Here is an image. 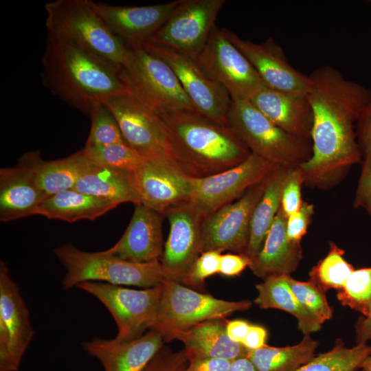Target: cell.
<instances>
[{
	"label": "cell",
	"instance_id": "6da1fadb",
	"mask_svg": "<svg viewBox=\"0 0 371 371\" xmlns=\"http://www.w3.org/2000/svg\"><path fill=\"white\" fill-rule=\"evenodd\" d=\"M308 76L312 153L299 166L305 181L323 184L360 161L355 126L371 105V91L330 66L317 68Z\"/></svg>",
	"mask_w": 371,
	"mask_h": 371
},
{
	"label": "cell",
	"instance_id": "7a4b0ae2",
	"mask_svg": "<svg viewBox=\"0 0 371 371\" xmlns=\"http://www.w3.org/2000/svg\"><path fill=\"white\" fill-rule=\"evenodd\" d=\"M41 76L52 93L88 115L110 98L128 92L121 70L48 35Z\"/></svg>",
	"mask_w": 371,
	"mask_h": 371
},
{
	"label": "cell",
	"instance_id": "3957f363",
	"mask_svg": "<svg viewBox=\"0 0 371 371\" xmlns=\"http://www.w3.org/2000/svg\"><path fill=\"white\" fill-rule=\"evenodd\" d=\"M160 117L189 177L219 173L240 164L251 154L229 124L188 111Z\"/></svg>",
	"mask_w": 371,
	"mask_h": 371
},
{
	"label": "cell",
	"instance_id": "277c9868",
	"mask_svg": "<svg viewBox=\"0 0 371 371\" xmlns=\"http://www.w3.org/2000/svg\"><path fill=\"white\" fill-rule=\"evenodd\" d=\"M50 36L121 70L129 49L94 11L90 0H56L45 5Z\"/></svg>",
	"mask_w": 371,
	"mask_h": 371
},
{
	"label": "cell",
	"instance_id": "5b68a950",
	"mask_svg": "<svg viewBox=\"0 0 371 371\" xmlns=\"http://www.w3.org/2000/svg\"><path fill=\"white\" fill-rule=\"evenodd\" d=\"M54 254L66 270L62 280L64 290L85 282L148 289L159 286L166 280L160 260L133 262L107 250L84 251L71 244L56 248Z\"/></svg>",
	"mask_w": 371,
	"mask_h": 371
},
{
	"label": "cell",
	"instance_id": "8992f818",
	"mask_svg": "<svg viewBox=\"0 0 371 371\" xmlns=\"http://www.w3.org/2000/svg\"><path fill=\"white\" fill-rule=\"evenodd\" d=\"M227 122L251 153L273 164L296 167L311 155L308 139L280 128L249 100L232 98Z\"/></svg>",
	"mask_w": 371,
	"mask_h": 371
},
{
	"label": "cell",
	"instance_id": "52a82bcc",
	"mask_svg": "<svg viewBox=\"0 0 371 371\" xmlns=\"http://www.w3.org/2000/svg\"><path fill=\"white\" fill-rule=\"evenodd\" d=\"M128 49L121 76L131 94L159 116L184 111L197 113L164 60L143 45Z\"/></svg>",
	"mask_w": 371,
	"mask_h": 371
},
{
	"label": "cell",
	"instance_id": "ba28073f",
	"mask_svg": "<svg viewBox=\"0 0 371 371\" xmlns=\"http://www.w3.org/2000/svg\"><path fill=\"white\" fill-rule=\"evenodd\" d=\"M249 300L227 301L196 291L170 280L162 282V293L156 321L150 330L157 332L164 342L201 322L225 319L236 311L248 310Z\"/></svg>",
	"mask_w": 371,
	"mask_h": 371
},
{
	"label": "cell",
	"instance_id": "9c48e42d",
	"mask_svg": "<svg viewBox=\"0 0 371 371\" xmlns=\"http://www.w3.org/2000/svg\"><path fill=\"white\" fill-rule=\"evenodd\" d=\"M104 104L113 115L124 142L130 147L149 161L165 164L187 175L159 115L129 92L113 96Z\"/></svg>",
	"mask_w": 371,
	"mask_h": 371
},
{
	"label": "cell",
	"instance_id": "30bf717a",
	"mask_svg": "<svg viewBox=\"0 0 371 371\" xmlns=\"http://www.w3.org/2000/svg\"><path fill=\"white\" fill-rule=\"evenodd\" d=\"M76 287L97 298L109 311L117 328L115 339L118 341L142 337L156 321L162 284L140 290L99 282H85Z\"/></svg>",
	"mask_w": 371,
	"mask_h": 371
},
{
	"label": "cell",
	"instance_id": "8fae6325",
	"mask_svg": "<svg viewBox=\"0 0 371 371\" xmlns=\"http://www.w3.org/2000/svg\"><path fill=\"white\" fill-rule=\"evenodd\" d=\"M196 61L232 99L250 100L267 87L251 63L230 41L225 29L214 26Z\"/></svg>",
	"mask_w": 371,
	"mask_h": 371
},
{
	"label": "cell",
	"instance_id": "7c38bea8",
	"mask_svg": "<svg viewBox=\"0 0 371 371\" xmlns=\"http://www.w3.org/2000/svg\"><path fill=\"white\" fill-rule=\"evenodd\" d=\"M225 3V0H179L164 23L146 43L196 60Z\"/></svg>",
	"mask_w": 371,
	"mask_h": 371
},
{
	"label": "cell",
	"instance_id": "4fadbf2b",
	"mask_svg": "<svg viewBox=\"0 0 371 371\" xmlns=\"http://www.w3.org/2000/svg\"><path fill=\"white\" fill-rule=\"evenodd\" d=\"M142 45L171 67L199 114L228 124L232 98L223 86L207 75L196 59L163 46L149 43Z\"/></svg>",
	"mask_w": 371,
	"mask_h": 371
},
{
	"label": "cell",
	"instance_id": "5bb4252c",
	"mask_svg": "<svg viewBox=\"0 0 371 371\" xmlns=\"http://www.w3.org/2000/svg\"><path fill=\"white\" fill-rule=\"evenodd\" d=\"M267 179L248 189L236 201L206 216L202 225L201 253L229 251L245 254L253 212L261 198Z\"/></svg>",
	"mask_w": 371,
	"mask_h": 371
},
{
	"label": "cell",
	"instance_id": "9a60e30c",
	"mask_svg": "<svg viewBox=\"0 0 371 371\" xmlns=\"http://www.w3.org/2000/svg\"><path fill=\"white\" fill-rule=\"evenodd\" d=\"M34 335L30 313L4 261L0 262V371H17Z\"/></svg>",
	"mask_w": 371,
	"mask_h": 371
},
{
	"label": "cell",
	"instance_id": "2e32d148",
	"mask_svg": "<svg viewBox=\"0 0 371 371\" xmlns=\"http://www.w3.org/2000/svg\"><path fill=\"white\" fill-rule=\"evenodd\" d=\"M276 166L251 153L232 168L207 177H194L189 202L206 216L266 179Z\"/></svg>",
	"mask_w": 371,
	"mask_h": 371
},
{
	"label": "cell",
	"instance_id": "e0dca14e",
	"mask_svg": "<svg viewBox=\"0 0 371 371\" xmlns=\"http://www.w3.org/2000/svg\"><path fill=\"white\" fill-rule=\"evenodd\" d=\"M170 232L160 259L166 280L181 283L201 254L202 225L205 216L190 202L166 213Z\"/></svg>",
	"mask_w": 371,
	"mask_h": 371
},
{
	"label": "cell",
	"instance_id": "ac0fdd59",
	"mask_svg": "<svg viewBox=\"0 0 371 371\" xmlns=\"http://www.w3.org/2000/svg\"><path fill=\"white\" fill-rule=\"evenodd\" d=\"M230 41L251 63L267 86L273 90L306 95L310 78L295 69L273 38L256 43L226 30Z\"/></svg>",
	"mask_w": 371,
	"mask_h": 371
},
{
	"label": "cell",
	"instance_id": "d6986e66",
	"mask_svg": "<svg viewBox=\"0 0 371 371\" xmlns=\"http://www.w3.org/2000/svg\"><path fill=\"white\" fill-rule=\"evenodd\" d=\"M179 0L144 6H120L90 0L94 11L128 47L141 46L161 27Z\"/></svg>",
	"mask_w": 371,
	"mask_h": 371
},
{
	"label": "cell",
	"instance_id": "ffe728a7",
	"mask_svg": "<svg viewBox=\"0 0 371 371\" xmlns=\"http://www.w3.org/2000/svg\"><path fill=\"white\" fill-rule=\"evenodd\" d=\"M133 177L139 203L164 216L170 208L191 200L194 177L168 166L147 159Z\"/></svg>",
	"mask_w": 371,
	"mask_h": 371
},
{
	"label": "cell",
	"instance_id": "44dd1931",
	"mask_svg": "<svg viewBox=\"0 0 371 371\" xmlns=\"http://www.w3.org/2000/svg\"><path fill=\"white\" fill-rule=\"evenodd\" d=\"M47 197L39 188L30 152L16 166L0 169V221L3 223L35 215Z\"/></svg>",
	"mask_w": 371,
	"mask_h": 371
},
{
	"label": "cell",
	"instance_id": "7402d4cb",
	"mask_svg": "<svg viewBox=\"0 0 371 371\" xmlns=\"http://www.w3.org/2000/svg\"><path fill=\"white\" fill-rule=\"evenodd\" d=\"M164 343L157 332L149 330L134 340L95 337L84 341L82 347L100 361L104 371H143Z\"/></svg>",
	"mask_w": 371,
	"mask_h": 371
},
{
	"label": "cell",
	"instance_id": "603a6c76",
	"mask_svg": "<svg viewBox=\"0 0 371 371\" xmlns=\"http://www.w3.org/2000/svg\"><path fill=\"white\" fill-rule=\"evenodd\" d=\"M128 227L120 240L106 249L133 262L160 260L164 251L162 223L164 216L141 203L134 204Z\"/></svg>",
	"mask_w": 371,
	"mask_h": 371
},
{
	"label": "cell",
	"instance_id": "cb8c5ba5",
	"mask_svg": "<svg viewBox=\"0 0 371 371\" xmlns=\"http://www.w3.org/2000/svg\"><path fill=\"white\" fill-rule=\"evenodd\" d=\"M249 100L280 128L292 135L309 140L313 111L306 95L265 87Z\"/></svg>",
	"mask_w": 371,
	"mask_h": 371
},
{
	"label": "cell",
	"instance_id": "d4e9b609",
	"mask_svg": "<svg viewBox=\"0 0 371 371\" xmlns=\"http://www.w3.org/2000/svg\"><path fill=\"white\" fill-rule=\"evenodd\" d=\"M286 219L280 208L260 251L249 267L257 277L264 280L273 276H290L297 268L302 249L300 243L288 239Z\"/></svg>",
	"mask_w": 371,
	"mask_h": 371
},
{
	"label": "cell",
	"instance_id": "484cf974",
	"mask_svg": "<svg viewBox=\"0 0 371 371\" xmlns=\"http://www.w3.org/2000/svg\"><path fill=\"white\" fill-rule=\"evenodd\" d=\"M227 319L208 320L179 333L176 339L184 345L188 357H199L234 361L247 357L249 350L229 339Z\"/></svg>",
	"mask_w": 371,
	"mask_h": 371
},
{
	"label": "cell",
	"instance_id": "4316f807",
	"mask_svg": "<svg viewBox=\"0 0 371 371\" xmlns=\"http://www.w3.org/2000/svg\"><path fill=\"white\" fill-rule=\"evenodd\" d=\"M74 189L117 205L139 203L133 173L100 165L92 161Z\"/></svg>",
	"mask_w": 371,
	"mask_h": 371
},
{
	"label": "cell",
	"instance_id": "83f0119b",
	"mask_svg": "<svg viewBox=\"0 0 371 371\" xmlns=\"http://www.w3.org/2000/svg\"><path fill=\"white\" fill-rule=\"evenodd\" d=\"M117 205L72 188L48 196L37 207L35 215L73 223L94 220Z\"/></svg>",
	"mask_w": 371,
	"mask_h": 371
},
{
	"label": "cell",
	"instance_id": "f1b7e54d",
	"mask_svg": "<svg viewBox=\"0 0 371 371\" xmlns=\"http://www.w3.org/2000/svg\"><path fill=\"white\" fill-rule=\"evenodd\" d=\"M292 167L276 166L267 178L263 194L251 216L249 238L245 255L252 260L260 251L280 210L284 186Z\"/></svg>",
	"mask_w": 371,
	"mask_h": 371
},
{
	"label": "cell",
	"instance_id": "f546056e",
	"mask_svg": "<svg viewBox=\"0 0 371 371\" xmlns=\"http://www.w3.org/2000/svg\"><path fill=\"white\" fill-rule=\"evenodd\" d=\"M38 186L46 197L72 189L91 161L83 149L66 157L45 161L38 151H30Z\"/></svg>",
	"mask_w": 371,
	"mask_h": 371
},
{
	"label": "cell",
	"instance_id": "4dcf8cb0",
	"mask_svg": "<svg viewBox=\"0 0 371 371\" xmlns=\"http://www.w3.org/2000/svg\"><path fill=\"white\" fill-rule=\"evenodd\" d=\"M254 303L260 308H276L289 313L297 321L298 329L305 335L319 330L322 324L299 302L287 284L285 276H273L256 285Z\"/></svg>",
	"mask_w": 371,
	"mask_h": 371
},
{
	"label": "cell",
	"instance_id": "1f68e13d",
	"mask_svg": "<svg viewBox=\"0 0 371 371\" xmlns=\"http://www.w3.org/2000/svg\"><path fill=\"white\" fill-rule=\"evenodd\" d=\"M318 341L304 335L297 344L285 347L268 345L249 350L247 358L256 371H297L315 356Z\"/></svg>",
	"mask_w": 371,
	"mask_h": 371
},
{
	"label": "cell",
	"instance_id": "d6a6232c",
	"mask_svg": "<svg viewBox=\"0 0 371 371\" xmlns=\"http://www.w3.org/2000/svg\"><path fill=\"white\" fill-rule=\"evenodd\" d=\"M370 356L371 345L348 348L341 339H337L333 348L315 355L297 371H365L364 364Z\"/></svg>",
	"mask_w": 371,
	"mask_h": 371
},
{
	"label": "cell",
	"instance_id": "836d02e7",
	"mask_svg": "<svg viewBox=\"0 0 371 371\" xmlns=\"http://www.w3.org/2000/svg\"><path fill=\"white\" fill-rule=\"evenodd\" d=\"M344 254L343 249L330 243L328 254L312 268L310 280L317 284L324 291L330 289H341L355 270L345 260Z\"/></svg>",
	"mask_w": 371,
	"mask_h": 371
},
{
	"label": "cell",
	"instance_id": "e575fe53",
	"mask_svg": "<svg viewBox=\"0 0 371 371\" xmlns=\"http://www.w3.org/2000/svg\"><path fill=\"white\" fill-rule=\"evenodd\" d=\"M83 150L87 157L95 164L131 173L136 172L147 160L126 142L102 147H84Z\"/></svg>",
	"mask_w": 371,
	"mask_h": 371
},
{
	"label": "cell",
	"instance_id": "d590c367",
	"mask_svg": "<svg viewBox=\"0 0 371 371\" xmlns=\"http://www.w3.org/2000/svg\"><path fill=\"white\" fill-rule=\"evenodd\" d=\"M337 297L343 306L367 316L371 306V267L355 269Z\"/></svg>",
	"mask_w": 371,
	"mask_h": 371
},
{
	"label": "cell",
	"instance_id": "8d00e7d4",
	"mask_svg": "<svg viewBox=\"0 0 371 371\" xmlns=\"http://www.w3.org/2000/svg\"><path fill=\"white\" fill-rule=\"evenodd\" d=\"M285 280L300 304L322 324L333 317V309L325 291L315 282L299 281L290 276Z\"/></svg>",
	"mask_w": 371,
	"mask_h": 371
},
{
	"label": "cell",
	"instance_id": "74e56055",
	"mask_svg": "<svg viewBox=\"0 0 371 371\" xmlns=\"http://www.w3.org/2000/svg\"><path fill=\"white\" fill-rule=\"evenodd\" d=\"M89 116L91 128L85 147H102L125 142L113 115L104 104L94 107Z\"/></svg>",
	"mask_w": 371,
	"mask_h": 371
},
{
	"label": "cell",
	"instance_id": "f35d334b",
	"mask_svg": "<svg viewBox=\"0 0 371 371\" xmlns=\"http://www.w3.org/2000/svg\"><path fill=\"white\" fill-rule=\"evenodd\" d=\"M221 253L216 251L203 252L193 263L181 284L201 289L205 280L219 272Z\"/></svg>",
	"mask_w": 371,
	"mask_h": 371
},
{
	"label": "cell",
	"instance_id": "ab89813d",
	"mask_svg": "<svg viewBox=\"0 0 371 371\" xmlns=\"http://www.w3.org/2000/svg\"><path fill=\"white\" fill-rule=\"evenodd\" d=\"M304 181V175L300 166L292 167L289 172L281 198L280 208L286 217L300 208L303 202L301 189Z\"/></svg>",
	"mask_w": 371,
	"mask_h": 371
},
{
	"label": "cell",
	"instance_id": "60d3db41",
	"mask_svg": "<svg viewBox=\"0 0 371 371\" xmlns=\"http://www.w3.org/2000/svg\"><path fill=\"white\" fill-rule=\"evenodd\" d=\"M189 362L186 349L173 351L163 346L143 371H183Z\"/></svg>",
	"mask_w": 371,
	"mask_h": 371
},
{
	"label": "cell",
	"instance_id": "b9f144b4",
	"mask_svg": "<svg viewBox=\"0 0 371 371\" xmlns=\"http://www.w3.org/2000/svg\"><path fill=\"white\" fill-rule=\"evenodd\" d=\"M314 212V207L303 201L300 208L286 219V235L289 240L300 243L306 235Z\"/></svg>",
	"mask_w": 371,
	"mask_h": 371
},
{
	"label": "cell",
	"instance_id": "7bdbcfd3",
	"mask_svg": "<svg viewBox=\"0 0 371 371\" xmlns=\"http://www.w3.org/2000/svg\"><path fill=\"white\" fill-rule=\"evenodd\" d=\"M359 147L364 156L363 164L371 166V105L357 122Z\"/></svg>",
	"mask_w": 371,
	"mask_h": 371
},
{
	"label": "cell",
	"instance_id": "ee69618b",
	"mask_svg": "<svg viewBox=\"0 0 371 371\" xmlns=\"http://www.w3.org/2000/svg\"><path fill=\"white\" fill-rule=\"evenodd\" d=\"M251 260L243 254H221L218 273L227 277L238 276L249 267Z\"/></svg>",
	"mask_w": 371,
	"mask_h": 371
},
{
	"label": "cell",
	"instance_id": "f6af8a7d",
	"mask_svg": "<svg viewBox=\"0 0 371 371\" xmlns=\"http://www.w3.org/2000/svg\"><path fill=\"white\" fill-rule=\"evenodd\" d=\"M355 205L357 207L366 210L371 216V166L363 164Z\"/></svg>",
	"mask_w": 371,
	"mask_h": 371
},
{
	"label": "cell",
	"instance_id": "bcb514c9",
	"mask_svg": "<svg viewBox=\"0 0 371 371\" xmlns=\"http://www.w3.org/2000/svg\"><path fill=\"white\" fill-rule=\"evenodd\" d=\"M183 371H227L232 362L221 359L192 357Z\"/></svg>",
	"mask_w": 371,
	"mask_h": 371
},
{
	"label": "cell",
	"instance_id": "7dc6e473",
	"mask_svg": "<svg viewBox=\"0 0 371 371\" xmlns=\"http://www.w3.org/2000/svg\"><path fill=\"white\" fill-rule=\"evenodd\" d=\"M267 331L264 327L250 324L243 345L249 350L259 349L267 345Z\"/></svg>",
	"mask_w": 371,
	"mask_h": 371
},
{
	"label": "cell",
	"instance_id": "c3c4849f",
	"mask_svg": "<svg viewBox=\"0 0 371 371\" xmlns=\"http://www.w3.org/2000/svg\"><path fill=\"white\" fill-rule=\"evenodd\" d=\"M250 324L243 319L227 321L226 333L229 339L235 342L243 343Z\"/></svg>",
	"mask_w": 371,
	"mask_h": 371
},
{
	"label": "cell",
	"instance_id": "681fc988",
	"mask_svg": "<svg viewBox=\"0 0 371 371\" xmlns=\"http://www.w3.org/2000/svg\"><path fill=\"white\" fill-rule=\"evenodd\" d=\"M371 339V306L366 317L358 319L355 324L356 344H364Z\"/></svg>",
	"mask_w": 371,
	"mask_h": 371
},
{
	"label": "cell",
	"instance_id": "f907efd6",
	"mask_svg": "<svg viewBox=\"0 0 371 371\" xmlns=\"http://www.w3.org/2000/svg\"><path fill=\"white\" fill-rule=\"evenodd\" d=\"M227 371H256V370L247 357H243L234 360Z\"/></svg>",
	"mask_w": 371,
	"mask_h": 371
},
{
	"label": "cell",
	"instance_id": "816d5d0a",
	"mask_svg": "<svg viewBox=\"0 0 371 371\" xmlns=\"http://www.w3.org/2000/svg\"><path fill=\"white\" fill-rule=\"evenodd\" d=\"M363 369L365 371H371V356L366 361Z\"/></svg>",
	"mask_w": 371,
	"mask_h": 371
}]
</instances>
